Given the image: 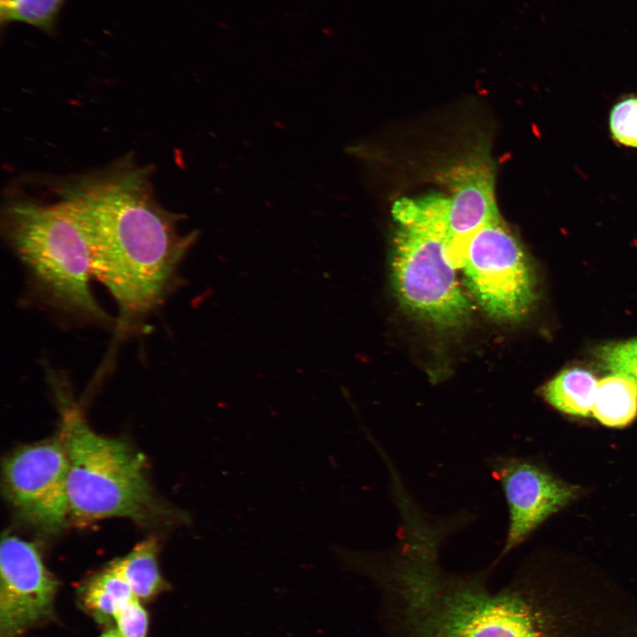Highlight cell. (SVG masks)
Here are the masks:
<instances>
[{"label": "cell", "mask_w": 637, "mask_h": 637, "mask_svg": "<svg viewBox=\"0 0 637 637\" xmlns=\"http://www.w3.org/2000/svg\"><path fill=\"white\" fill-rule=\"evenodd\" d=\"M441 535L401 534L389 552L364 554L357 572L380 587L391 637H586L570 592L515 579L493 591L490 568L472 574L438 564Z\"/></svg>", "instance_id": "obj_1"}, {"label": "cell", "mask_w": 637, "mask_h": 637, "mask_svg": "<svg viewBox=\"0 0 637 637\" xmlns=\"http://www.w3.org/2000/svg\"><path fill=\"white\" fill-rule=\"evenodd\" d=\"M60 193L85 235L92 277L118 305L119 327L134 326L177 284L197 233L183 234L178 215L154 198L146 172L127 164L81 178Z\"/></svg>", "instance_id": "obj_2"}, {"label": "cell", "mask_w": 637, "mask_h": 637, "mask_svg": "<svg viewBox=\"0 0 637 637\" xmlns=\"http://www.w3.org/2000/svg\"><path fill=\"white\" fill-rule=\"evenodd\" d=\"M47 376L62 412L70 517L82 521L110 517L148 519L157 503L142 456L123 441L95 433L72 401L63 374L48 368Z\"/></svg>", "instance_id": "obj_3"}, {"label": "cell", "mask_w": 637, "mask_h": 637, "mask_svg": "<svg viewBox=\"0 0 637 637\" xmlns=\"http://www.w3.org/2000/svg\"><path fill=\"white\" fill-rule=\"evenodd\" d=\"M4 234L35 290L54 308L96 323L111 318L96 301L85 235L68 206L28 201L6 207Z\"/></svg>", "instance_id": "obj_4"}, {"label": "cell", "mask_w": 637, "mask_h": 637, "mask_svg": "<svg viewBox=\"0 0 637 637\" xmlns=\"http://www.w3.org/2000/svg\"><path fill=\"white\" fill-rule=\"evenodd\" d=\"M449 250L448 234L436 226L399 225L393 242L392 278L400 302L445 326L459 325L470 311Z\"/></svg>", "instance_id": "obj_5"}, {"label": "cell", "mask_w": 637, "mask_h": 637, "mask_svg": "<svg viewBox=\"0 0 637 637\" xmlns=\"http://www.w3.org/2000/svg\"><path fill=\"white\" fill-rule=\"evenodd\" d=\"M455 265L479 305L490 316L522 318L536 299V281L522 245L501 217L459 247Z\"/></svg>", "instance_id": "obj_6"}, {"label": "cell", "mask_w": 637, "mask_h": 637, "mask_svg": "<svg viewBox=\"0 0 637 637\" xmlns=\"http://www.w3.org/2000/svg\"><path fill=\"white\" fill-rule=\"evenodd\" d=\"M68 468L61 436L21 447L3 464L5 495L27 520L44 530L57 531L70 517Z\"/></svg>", "instance_id": "obj_7"}, {"label": "cell", "mask_w": 637, "mask_h": 637, "mask_svg": "<svg viewBox=\"0 0 637 637\" xmlns=\"http://www.w3.org/2000/svg\"><path fill=\"white\" fill-rule=\"evenodd\" d=\"M503 491L509 523L503 548L493 565L523 543L549 517L574 500L579 487L565 483L545 469L518 457L497 456L489 461Z\"/></svg>", "instance_id": "obj_8"}, {"label": "cell", "mask_w": 637, "mask_h": 637, "mask_svg": "<svg viewBox=\"0 0 637 637\" xmlns=\"http://www.w3.org/2000/svg\"><path fill=\"white\" fill-rule=\"evenodd\" d=\"M0 625L12 635L50 615L58 582L34 544L5 534L0 549Z\"/></svg>", "instance_id": "obj_9"}, {"label": "cell", "mask_w": 637, "mask_h": 637, "mask_svg": "<svg viewBox=\"0 0 637 637\" xmlns=\"http://www.w3.org/2000/svg\"><path fill=\"white\" fill-rule=\"evenodd\" d=\"M441 178L450 190L447 232L453 264L461 244L483 226L500 217L495 197V174L487 160L476 156L453 166Z\"/></svg>", "instance_id": "obj_10"}, {"label": "cell", "mask_w": 637, "mask_h": 637, "mask_svg": "<svg viewBox=\"0 0 637 637\" xmlns=\"http://www.w3.org/2000/svg\"><path fill=\"white\" fill-rule=\"evenodd\" d=\"M598 381L587 370L570 368L560 372L541 389L546 402L572 416L587 417L593 411Z\"/></svg>", "instance_id": "obj_11"}, {"label": "cell", "mask_w": 637, "mask_h": 637, "mask_svg": "<svg viewBox=\"0 0 637 637\" xmlns=\"http://www.w3.org/2000/svg\"><path fill=\"white\" fill-rule=\"evenodd\" d=\"M602 425L622 427L637 416V388L627 377L611 372L598 381L592 411Z\"/></svg>", "instance_id": "obj_12"}, {"label": "cell", "mask_w": 637, "mask_h": 637, "mask_svg": "<svg viewBox=\"0 0 637 637\" xmlns=\"http://www.w3.org/2000/svg\"><path fill=\"white\" fill-rule=\"evenodd\" d=\"M157 548L155 539H147L127 556L111 564L139 600L149 599L164 587L157 561Z\"/></svg>", "instance_id": "obj_13"}, {"label": "cell", "mask_w": 637, "mask_h": 637, "mask_svg": "<svg viewBox=\"0 0 637 637\" xmlns=\"http://www.w3.org/2000/svg\"><path fill=\"white\" fill-rule=\"evenodd\" d=\"M134 597H136L127 582L110 564L95 576L85 587L82 601L99 620L114 618V615Z\"/></svg>", "instance_id": "obj_14"}, {"label": "cell", "mask_w": 637, "mask_h": 637, "mask_svg": "<svg viewBox=\"0 0 637 637\" xmlns=\"http://www.w3.org/2000/svg\"><path fill=\"white\" fill-rule=\"evenodd\" d=\"M63 2L64 0H16L1 21L25 22L50 33L54 29Z\"/></svg>", "instance_id": "obj_15"}, {"label": "cell", "mask_w": 637, "mask_h": 637, "mask_svg": "<svg viewBox=\"0 0 637 637\" xmlns=\"http://www.w3.org/2000/svg\"><path fill=\"white\" fill-rule=\"evenodd\" d=\"M597 356L607 370L627 377L637 388V339L604 345Z\"/></svg>", "instance_id": "obj_16"}, {"label": "cell", "mask_w": 637, "mask_h": 637, "mask_svg": "<svg viewBox=\"0 0 637 637\" xmlns=\"http://www.w3.org/2000/svg\"><path fill=\"white\" fill-rule=\"evenodd\" d=\"M610 130L618 142L637 148V97L625 98L613 106Z\"/></svg>", "instance_id": "obj_17"}, {"label": "cell", "mask_w": 637, "mask_h": 637, "mask_svg": "<svg viewBox=\"0 0 637 637\" xmlns=\"http://www.w3.org/2000/svg\"><path fill=\"white\" fill-rule=\"evenodd\" d=\"M139 601L134 597L114 615L117 630L122 637H146L148 615Z\"/></svg>", "instance_id": "obj_18"}, {"label": "cell", "mask_w": 637, "mask_h": 637, "mask_svg": "<svg viewBox=\"0 0 637 637\" xmlns=\"http://www.w3.org/2000/svg\"><path fill=\"white\" fill-rule=\"evenodd\" d=\"M16 0H1V20L8 14Z\"/></svg>", "instance_id": "obj_19"}, {"label": "cell", "mask_w": 637, "mask_h": 637, "mask_svg": "<svg viewBox=\"0 0 637 637\" xmlns=\"http://www.w3.org/2000/svg\"><path fill=\"white\" fill-rule=\"evenodd\" d=\"M100 637H122L121 634L118 632V630H111Z\"/></svg>", "instance_id": "obj_20"}]
</instances>
